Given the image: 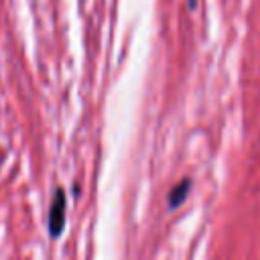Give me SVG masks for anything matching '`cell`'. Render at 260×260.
I'll return each instance as SVG.
<instances>
[{"label": "cell", "instance_id": "1", "mask_svg": "<svg viewBox=\"0 0 260 260\" xmlns=\"http://www.w3.org/2000/svg\"><path fill=\"white\" fill-rule=\"evenodd\" d=\"M65 225V193L63 189H57L53 205H51V213H49V232L51 236H59L63 232Z\"/></svg>", "mask_w": 260, "mask_h": 260}, {"label": "cell", "instance_id": "2", "mask_svg": "<svg viewBox=\"0 0 260 260\" xmlns=\"http://www.w3.org/2000/svg\"><path fill=\"white\" fill-rule=\"evenodd\" d=\"M189 187H191V181L189 179H185V181H181L171 193H169V205L171 207H177V205H181L183 203V199L187 197V193H189Z\"/></svg>", "mask_w": 260, "mask_h": 260}, {"label": "cell", "instance_id": "3", "mask_svg": "<svg viewBox=\"0 0 260 260\" xmlns=\"http://www.w3.org/2000/svg\"><path fill=\"white\" fill-rule=\"evenodd\" d=\"M195 4H197V0H189V6L191 8H195Z\"/></svg>", "mask_w": 260, "mask_h": 260}]
</instances>
